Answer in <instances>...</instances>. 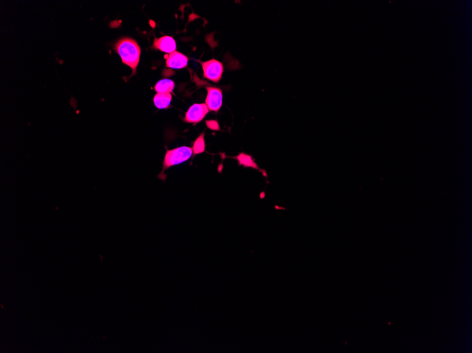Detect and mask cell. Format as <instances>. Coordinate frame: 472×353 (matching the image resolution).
<instances>
[{"mask_svg":"<svg viewBox=\"0 0 472 353\" xmlns=\"http://www.w3.org/2000/svg\"><path fill=\"white\" fill-rule=\"evenodd\" d=\"M236 159L238 160L239 164L241 166H245V167H251L252 168H255V169L259 170V171H262L264 173V175L265 174V171L263 170H261L259 168V166H257V163H254L253 161L252 158L250 155H246V154L241 153L239 155L236 157Z\"/></svg>","mask_w":472,"mask_h":353,"instance_id":"obj_10","label":"cell"},{"mask_svg":"<svg viewBox=\"0 0 472 353\" xmlns=\"http://www.w3.org/2000/svg\"><path fill=\"white\" fill-rule=\"evenodd\" d=\"M154 88L157 93H170L175 88V82L169 79H163L156 84Z\"/></svg>","mask_w":472,"mask_h":353,"instance_id":"obj_9","label":"cell"},{"mask_svg":"<svg viewBox=\"0 0 472 353\" xmlns=\"http://www.w3.org/2000/svg\"><path fill=\"white\" fill-rule=\"evenodd\" d=\"M188 59L182 53L178 52H173L168 55L166 59V66L171 69H180L186 67L188 65Z\"/></svg>","mask_w":472,"mask_h":353,"instance_id":"obj_7","label":"cell"},{"mask_svg":"<svg viewBox=\"0 0 472 353\" xmlns=\"http://www.w3.org/2000/svg\"><path fill=\"white\" fill-rule=\"evenodd\" d=\"M154 48L155 49L160 50L165 53L171 54L176 51V43L174 39L172 37L163 36L159 39L155 38L154 43Z\"/></svg>","mask_w":472,"mask_h":353,"instance_id":"obj_6","label":"cell"},{"mask_svg":"<svg viewBox=\"0 0 472 353\" xmlns=\"http://www.w3.org/2000/svg\"><path fill=\"white\" fill-rule=\"evenodd\" d=\"M114 49L121 56L122 61L132 69V76L134 75L141 55V48L137 41L130 38H122L117 42Z\"/></svg>","mask_w":472,"mask_h":353,"instance_id":"obj_1","label":"cell"},{"mask_svg":"<svg viewBox=\"0 0 472 353\" xmlns=\"http://www.w3.org/2000/svg\"><path fill=\"white\" fill-rule=\"evenodd\" d=\"M204 71V77L214 82H218L223 72V64L216 59L201 63Z\"/></svg>","mask_w":472,"mask_h":353,"instance_id":"obj_3","label":"cell"},{"mask_svg":"<svg viewBox=\"0 0 472 353\" xmlns=\"http://www.w3.org/2000/svg\"><path fill=\"white\" fill-rule=\"evenodd\" d=\"M209 109L206 104H194L189 108L185 117V121L197 124L200 122L208 114Z\"/></svg>","mask_w":472,"mask_h":353,"instance_id":"obj_5","label":"cell"},{"mask_svg":"<svg viewBox=\"0 0 472 353\" xmlns=\"http://www.w3.org/2000/svg\"><path fill=\"white\" fill-rule=\"evenodd\" d=\"M192 148L181 147L171 150H167L163 163V171L175 165L187 161L192 155Z\"/></svg>","mask_w":472,"mask_h":353,"instance_id":"obj_2","label":"cell"},{"mask_svg":"<svg viewBox=\"0 0 472 353\" xmlns=\"http://www.w3.org/2000/svg\"><path fill=\"white\" fill-rule=\"evenodd\" d=\"M207 96L206 99V105L209 111H220L222 106V100H223V95L220 89L218 87H207Z\"/></svg>","mask_w":472,"mask_h":353,"instance_id":"obj_4","label":"cell"},{"mask_svg":"<svg viewBox=\"0 0 472 353\" xmlns=\"http://www.w3.org/2000/svg\"><path fill=\"white\" fill-rule=\"evenodd\" d=\"M206 124H207V127L209 129H212L214 131H220V124L217 122L215 120H209V121H206Z\"/></svg>","mask_w":472,"mask_h":353,"instance_id":"obj_12","label":"cell"},{"mask_svg":"<svg viewBox=\"0 0 472 353\" xmlns=\"http://www.w3.org/2000/svg\"><path fill=\"white\" fill-rule=\"evenodd\" d=\"M193 153L194 155L202 153L205 150V142H204V134H201L199 137L194 142L193 145Z\"/></svg>","mask_w":472,"mask_h":353,"instance_id":"obj_11","label":"cell"},{"mask_svg":"<svg viewBox=\"0 0 472 353\" xmlns=\"http://www.w3.org/2000/svg\"><path fill=\"white\" fill-rule=\"evenodd\" d=\"M171 100L170 93H157L154 96V103L158 109H163L169 106Z\"/></svg>","mask_w":472,"mask_h":353,"instance_id":"obj_8","label":"cell"}]
</instances>
